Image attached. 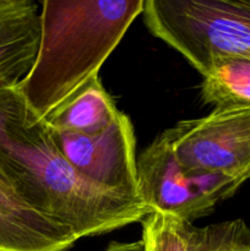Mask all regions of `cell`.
<instances>
[{"label": "cell", "instance_id": "2", "mask_svg": "<svg viewBox=\"0 0 250 251\" xmlns=\"http://www.w3.org/2000/svg\"><path fill=\"white\" fill-rule=\"evenodd\" d=\"M145 0H43L41 37L31 70L16 86L41 119L91 80L114 51Z\"/></svg>", "mask_w": 250, "mask_h": 251}, {"label": "cell", "instance_id": "4", "mask_svg": "<svg viewBox=\"0 0 250 251\" xmlns=\"http://www.w3.org/2000/svg\"><path fill=\"white\" fill-rule=\"evenodd\" d=\"M139 194L152 212L194 223L237 193L242 179L186 176L164 130L137 157Z\"/></svg>", "mask_w": 250, "mask_h": 251}, {"label": "cell", "instance_id": "9", "mask_svg": "<svg viewBox=\"0 0 250 251\" xmlns=\"http://www.w3.org/2000/svg\"><path fill=\"white\" fill-rule=\"evenodd\" d=\"M33 0H0V87L17 86L31 70L41 37Z\"/></svg>", "mask_w": 250, "mask_h": 251}, {"label": "cell", "instance_id": "5", "mask_svg": "<svg viewBox=\"0 0 250 251\" xmlns=\"http://www.w3.org/2000/svg\"><path fill=\"white\" fill-rule=\"evenodd\" d=\"M181 171L190 176L250 179V107L213 108L166 130Z\"/></svg>", "mask_w": 250, "mask_h": 251}, {"label": "cell", "instance_id": "3", "mask_svg": "<svg viewBox=\"0 0 250 251\" xmlns=\"http://www.w3.org/2000/svg\"><path fill=\"white\" fill-rule=\"evenodd\" d=\"M142 16L202 77L225 59L250 58V0H149Z\"/></svg>", "mask_w": 250, "mask_h": 251}, {"label": "cell", "instance_id": "13", "mask_svg": "<svg viewBox=\"0 0 250 251\" xmlns=\"http://www.w3.org/2000/svg\"><path fill=\"white\" fill-rule=\"evenodd\" d=\"M237 251H250V242L245 243V244H243L242 247L238 248Z\"/></svg>", "mask_w": 250, "mask_h": 251}, {"label": "cell", "instance_id": "12", "mask_svg": "<svg viewBox=\"0 0 250 251\" xmlns=\"http://www.w3.org/2000/svg\"><path fill=\"white\" fill-rule=\"evenodd\" d=\"M104 251H146V245L142 239L132 243L110 242Z\"/></svg>", "mask_w": 250, "mask_h": 251}, {"label": "cell", "instance_id": "1", "mask_svg": "<svg viewBox=\"0 0 250 251\" xmlns=\"http://www.w3.org/2000/svg\"><path fill=\"white\" fill-rule=\"evenodd\" d=\"M0 173L25 203L77 240L142 222L152 213L142 200L82 178L16 86L0 87Z\"/></svg>", "mask_w": 250, "mask_h": 251}, {"label": "cell", "instance_id": "6", "mask_svg": "<svg viewBox=\"0 0 250 251\" xmlns=\"http://www.w3.org/2000/svg\"><path fill=\"white\" fill-rule=\"evenodd\" d=\"M49 131L61 154L82 178L108 191L141 200L136 137L125 113L120 112L112 124L98 134H74L50 127Z\"/></svg>", "mask_w": 250, "mask_h": 251}, {"label": "cell", "instance_id": "11", "mask_svg": "<svg viewBox=\"0 0 250 251\" xmlns=\"http://www.w3.org/2000/svg\"><path fill=\"white\" fill-rule=\"evenodd\" d=\"M201 98L213 108L250 107V58H230L203 76Z\"/></svg>", "mask_w": 250, "mask_h": 251}, {"label": "cell", "instance_id": "8", "mask_svg": "<svg viewBox=\"0 0 250 251\" xmlns=\"http://www.w3.org/2000/svg\"><path fill=\"white\" fill-rule=\"evenodd\" d=\"M77 242L20 199L0 173V251H68Z\"/></svg>", "mask_w": 250, "mask_h": 251}, {"label": "cell", "instance_id": "7", "mask_svg": "<svg viewBox=\"0 0 250 251\" xmlns=\"http://www.w3.org/2000/svg\"><path fill=\"white\" fill-rule=\"evenodd\" d=\"M146 251H237L250 242V228L243 220L205 227L152 212L142 221Z\"/></svg>", "mask_w": 250, "mask_h": 251}, {"label": "cell", "instance_id": "10", "mask_svg": "<svg viewBox=\"0 0 250 251\" xmlns=\"http://www.w3.org/2000/svg\"><path fill=\"white\" fill-rule=\"evenodd\" d=\"M120 110L100 76L44 119L50 129L74 134H98L109 126Z\"/></svg>", "mask_w": 250, "mask_h": 251}]
</instances>
